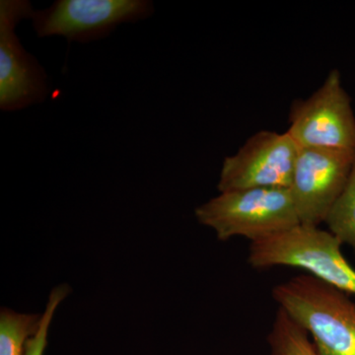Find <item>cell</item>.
<instances>
[{
  "label": "cell",
  "mask_w": 355,
  "mask_h": 355,
  "mask_svg": "<svg viewBox=\"0 0 355 355\" xmlns=\"http://www.w3.org/2000/svg\"><path fill=\"white\" fill-rule=\"evenodd\" d=\"M270 355H322L307 331L284 310H277L268 336Z\"/></svg>",
  "instance_id": "9"
},
{
  "label": "cell",
  "mask_w": 355,
  "mask_h": 355,
  "mask_svg": "<svg viewBox=\"0 0 355 355\" xmlns=\"http://www.w3.org/2000/svg\"><path fill=\"white\" fill-rule=\"evenodd\" d=\"M43 314H25L8 308L0 311V355H25L26 347L36 335Z\"/></svg>",
  "instance_id": "10"
},
{
  "label": "cell",
  "mask_w": 355,
  "mask_h": 355,
  "mask_svg": "<svg viewBox=\"0 0 355 355\" xmlns=\"http://www.w3.org/2000/svg\"><path fill=\"white\" fill-rule=\"evenodd\" d=\"M343 243L331 231L299 224L272 237L251 242L248 261L258 270L301 268L307 275L355 295V270L342 253Z\"/></svg>",
  "instance_id": "3"
},
{
  "label": "cell",
  "mask_w": 355,
  "mask_h": 355,
  "mask_svg": "<svg viewBox=\"0 0 355 355\" xmlns=\"http://www.w3.org/2000/svg\"><path fill=\"white\" fill-rule=\"evenodd\" d=\"M272 298L320 354L355 355V303L349 294L305 273L273 287Z\"/></svg>",
  "instance_id": "1"
},
{
  "label": "cell",
  "mask_w": 355,
  "mask_h": 355,
  "mask_svg": "<svg viewBox=\"0 0 355 355\" xmlns=\"http://www.w3.org/2000/svg\"><path fill=\"white\" fill-rule=\"evenodd\" d=\"M355 153L334 149L299 148L291 186L300 224L324 223L345 189Z\"/></svg>",
  "instance_id": "8"
},
{
  "label": "cell",
  "mask_w": 355,
  "mask_h": 355,
  "mask_svg": "<svg viewBox=\"0 0 355 355\" xmlns=\"http://www.w3.org/2000/svg\"><path fill=\"white\" fill-rule=\"evenodd\" d=\"M299 147L289 133H254L222 164L217 190L291 188Z\"/></svg>",
  "instance_id": "6"
},
{
  "label": "cell",
  "mask_w": 355,
  "mask_h": 355,
  "mask_svg": "<svg viewBox=\"0 0 355 355\" xmlns=\"http://www.w3.org/2000/svg\"><path fill=\"white\" fill-rule=\"evenodd\" d=\"M195 214L220 241L234 237L259 241L300 224L289 188L223 191L197 207Z\"/></svg>",
  "instance_id": "2"
},
{
  "label": "cell",
  "mask_w": 355,
  "mask_h": 355,
  "mask_svg": "<svg viewBox=\"0 0 355 355\" xmlns=\"http://www.w3.org/2000/svg\"><path fill=\"white\" fill-rule=\"evenodd\" d=\"M33 13L28 0L0 1V108L3 111L43 102L48 94L44 69L16 35L17 25L32 19Z\"/></svg>",
  "instance_id": "7"
},
{
  "label": "cell",
  "mask_w": 355,
  "mask_h": 355,
  "mask_svg": "<svg viewBox=\"0 0 355 355\" xmlns=\"http://www.w3.org/2000/svg\"><path fill=\"white\" fill-rule=\"evenodd\" d=\"M153 11L149 0H58L34 11L32 21L41 38L62 36L88 43L108 36L123 23L146 19Z\"/></svg>",
  "instance_id": "5"
},
{
  "label": "cell",
  "mask_w": 355,
  "mask_h": 355,
  "mask_svg": "<svg viewBox=\"0 0 355 355\" xmlns=\"http://www.w3.org/2000/svg\"><path fill=\"white\" fill-rule=\"evenodd\" d=\"M324 223L343 244L355 250V161L349 180Z\"/></svg>",
  "instance_id": "11"
},
{
  "label": "cell",
  "mask_w": 355,
  "mask_h": 355,
  "mask_svg": "<svg viewBox=\"0 0 355 355\" xmlns=\"http://www.w3.org/2000/svg\"><path fill=\"white\" fill-rule=\"evenodd\" d=\"M71 291L69 284H60L51 291L46 310L42 316V323L36 335L30 338L26 347L25 355H44V349L48 345L49 328L58 306L69 296Z\"/></svg>",
  "instance_id": "12"
},
{
  "label": "cell",
  "mask_w": 355,
  "mask_h": 355,
  "mask_svg": "<svg viewBox=\"0 0 355 355\" xmlns=\"http://www.w3.org/2000/svg\"><path fill=\"white\" fill-rule=\"evenodd\" d=\"M299 148L355 153V116L338 69L305 100H296L286 130Z\"/></svg>",
  "instance_id": "4"
}]
</instances>
